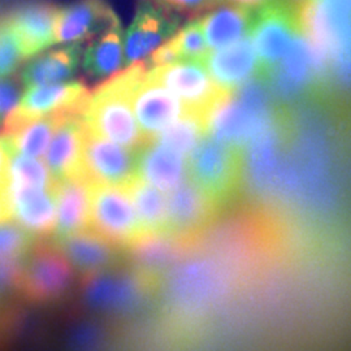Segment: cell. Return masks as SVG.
<instances>
[{"label": "cell", "instance_id": "obj_1", "mask_svg": "<svg viewBox=\"0 0 351 351\" xmlns=\"http://www.w3.org/2000/svg\"><path fill=\"white\" fill-rule=\"evenodd\" d=\"M146 69L145 63L133 64L95 88L82 116L88 130L129 150L147 142L132 110V94Z\"/></svg>", "mask_w": 351, "mask_h": 351}, {"label": "cell", "instance_id": "obj_2", "mask_svg": "<svg viewBox=\"0 0 351 351\" xmlns=\"http://www.w3.org/2000/svg\"><path fill=\"white\" fill-rule=\"evenodd\" d=\"M188 177L217 207L242 188V151L204 134L186 158Z\"/></svg>", "mask_w": 351, "mask_h": 351}, {"label": "cell", "instance_id": "obj_3", "mask_svg": "<svg viewBox=\"0 0 351 351\" xmlns=\"http://www.w3.org/2000/svg\"><path fill=\"white\" fill-rule=\"evenodd\" d=\"M303 30L298 0H269L254 10L250 34L258 58L256 75L265 80Z\"/></svg>", "mask_w": 351, "mask_h": 351}, {"label": "cell", "instance_id": "obj_4", "mask_svg": "<svg viewBox=\"0 0 351 351\" xmlns=\"http://www.w3.org/2000/svg\"><path fill=\"white\" fill-rule=\"evenodd\" d=\"M73 281V267L56 245L37 239L24 259L17 289L36 303L60 300Z\"/></svg>", "mask_w": 351, "mask_h": 351}, {"label": "cell", "instance_id": "obj_5", "mask_svg": "<svg viewBox=\"0 0 351 351\" xmlns=\"http://www.w3.org/2000/svg\"><path fill=\"white\" fill-rule=\"evenodd\" d=\"M88 229L117 249L130 247L143 237L126 188L90 184Z\"/></svg>", "mask_w": 351, "mask_h": 351}, {"label": "cell", "instance_id": "obj_6", "mask_svg": "<svg viewBox=\"0 0 351 351\" xmlns=\"http://www.w3.org/2000/svg\"><path fill=\"white\" fill-rule=\"evenodd\" d=\"M90 95L88 88L78 81L27 88L19 104L3 120L0 136H10L19 126L37 117L84 116Z\"/></svg>", "mask_w": 351, "mask_h": 351}, {"label": "cell", "instance_id": "obj_7", "mask_svg": "<svg viewBox=\"0 0 351 351\" xmlns=\"http://www.w3.org/2000/svg\"><path fill=\"white\" fill-rule=\"evenodd\" d=\"M146 75L177 95L185 111L197 113L206 120L213 106L232 93L213 82L203 64L198 62L165 64L152 68Z\"/></svg>", "mask_w": 351, "mask_h": 351}, {"label": "cell", "instance_id": "obj_8", "mask_svg": "<svg viewBox=\"0 0 351 351\" xmlns=\"http://www.w3.org/2000/svg\"><path fill=\"white\" fill-rule=\"evenodd\" d=\"M82 177L90 184L126 188L136 177V150L101 138L85 126Z\"/></svg>", "mask_w": 351, "mask_h": 351}, {"label": "cell", "instance_id": "obj_9", "mask_svg": "<svg viewBox=\"0 0 351 351\" xmlns=\"http://www.w3.org/2000/svg\"><path fill=\"white\" fill-rule=\"evenodd\" d=\"M56 188L5 185L10 217L32 237L51 236L56 226Z\"/></svg>", "mask_w": 351, "mask_h": 351}, {"label": "cell", "instance_id": "obj_10", "mask_svg": "<svg viewBox=\"0 0 351 351\" xmlns=\"http://www.w3.org/2000/svg\"><path fill=\"white\" fill-rule=\"evenodd\" d=\"M180 19L154 4L150 0L142 1L136 17L124 38V64L136 63L167 42L177 32Z\"/></svg>", "mask_w": 351, "mask_h": 351}, {"label": "cell", "instance_id": "obj_11", "mask_svg": "<svg viewBox=\"0 0 351 351\" xmlns=\"http://www.w3.org/2000/svg\"><path fill=\"white\" fill-rule=\"evenodd\" d=\"M219 207L186 177L167 197L165 234L185 239L207 226Z\"/></svg>", "mask_w": 351, "mask_h": 351}, {"label": "cell", "instance_id": "obj_12", "mask_svg": "<svg viewBox=\"0 0 351 351\" xmlns=\"http://www.w3.org/2000/svg\"><path fill=\"white\" fill-rule=\"evenodd\" d=\"M132 110L146 141L154 138L185 112L184 104L176 95L146 73L132 94Z\"/></svg>", "mask_w": 351, "mask_h": 351}, {"label": "cell", "instance_id": "obj_13", "mask_svg": "<svg viewBox=\"0 0 351 351\" xmlns=\"http://www.w3.org/2000/svg\"><path fill=\"white\" fill-rule=\"evenodd\" d=\"M85 123L82 116H68L56 126L45 164L55 182L82 177Z\"/></svg>", "mask_w": 351, "mask_h": 351}, {"label": "cell", "instance_id": "obj_14", "mask_svg": "<svg viewBox=\"0 0 351 351\" xmlns=\"http://www.w3.org/2000/svg\"><path fill=\"white\" fill-rule=\"evenodd\" d=\"M201 63L213 82L228 91L237 90L258 71L256 52L249 36L223 49L210 51Z\"/></svg>", "mask_w": 351, "mask_h": 351}, {"label": "cell", "instance_id": "obj_15", "mask_svg": "<svg viewBox=\"0 0 351 351\" xmlns=\"http://www.w3.org/2000/svg\"><path fill=\"white\" fill-rule=\"evenodd\" d=\"M119 19L104 0H80L58 11L55 43H75L101 34Z\"/></svg>", "mask_w": 351, "mask_h": 351}, {"label": "cell", "instance_id": "obj_16", "mask_svg": "<svg viewBox=\"0 0 351 351\" xmlns=\"http://www.w3.org/2000/svg\"><path fill=\"white\" fill-rule=\"evenodd\" d=\"M136 175L163 193L177 188L186 177V158L150 139L136 150Z\"/></svg>", "mask_w": 351, "mask_h": 351}, {"label": "cell", "instance_id": "obj_17", "mask_svg": "<svg viewBox=\"0 0 351 351\" xmlns=\"http://www.w3.org/2000/svg\"><path fill=\"white\" fill-rule=\"evenodd\" d=\"M58 11L46 3H33L21 7L8 17L20 39L24 58L30 59L55 43Z\"/></svg>", "mask_w": 351, "mask_h": 351}, {"label": "cell", "instance_id": "obj_18", "mask_svg": "<svg viewBox=\"0 0 351 351\" xmlns=\"http://www.w3.org/2000/svg\"><path fill=\"white\" fill-rule=\"evenodd\" d=\"M56 246L73 268L88 276L104 272L117 259V247L91 229L59 239Z\"/></svg>", "mask_w": 351, "mask_h": 351}, {"label": "cell", "instance_id": "obj_19", "mask_svg": "<svg viewBox=\"0 0 351 351\" xmlns=\"http://www.w3.org/2000/svg\"><path fill=\"white\" fill-rule=\"evenodd\" d=\"M90 182L75 177L58 184L56 188V226L55 241L69 237L88 229Z\"/></svg>", "mask_w": 351, "mask_h": 351}, {"label": "cell", "instance_id": "obj_20", "mask_svg": "<svg viewBox=\"0 0 351 351\" xmlns=\"http://www.w3.org/2000/svg\"><path fill=\"white\" fill-rule=\"evenodd\" d=\"M81 53V43L75 42L33 59L21 71L20 84L26 88L62 84L75 75Z\"/></svg>", "mask_w": 351, "mask_h": 351}, {"label": "cell", "instance_id": "obj_21", "mask_svg": "<svg viewBox=\"0 0 351 351\" xmlns=\"http://www.w3.org/2000/svg\"><path fill=\"white\" fill-rule=\"evenodd\" d=\"M217 268L208 261L185 264L176 274L171 294L177 306L201 307L219 294Z\"/></svg>", "mask_w": 351, "mask_h": 351}, {"label": "cell", "instance_id": "obj_22", "mask_svg": "<svg viewBox=\"0 0 351 351\" xmlns=\"http://www.w3.org/2000/svg\"><path fill=\"white\" fill-rule=\"evenodd\" d=\"M254 10L236 4L220 5L199 19L207 46L223 49L250 34Z\"/></svg>", "mask_w": 351, "mask_h": 351}, {"label": "cell", "instance_id": "obj_23", "mask_svg": "<svg viewBox=\"0 0 351 351\" xmlns=\"http://www.w3.org/2000/svg\"><path fill=\"white\" fill-rule=\"evenodd\" d=\"M142 295V285L136 278L113 277L103 272L91 275L86 285V300L97 308L117 311L137 304Z\"/></svg>", "mask_w": 351, "mask_h": 351}, {"label": "cell", "instance_id": "obj_24", "mask_svg": "<svg viewBox=\"0 0 351 351\" xmlns=\"http://www.w3.org/2000/svg\"><path fill=\"white\" fill-rule=\"evenodd\" d=\"M124 65V33L117 21L90 43L82 66L90 78L101 80L108 78Z\"/></svg>", "mask_w": 351, "mask_h": 351}, {"label": "cell", "instance_id": "obj_25", "mask_svg": "<svg viewBox=\"0 0 351 351\" xmlns=\"http://www.w3.org/2000/svg\"><path fill=\"white\" fill-rule=\"evenodd\" d=\"M138 219L143 237L151 234H165L167 226V197L158 190L136 177L128 186Z\"/></svg>", "mask_w": 351, "mask_h": 351}, {"label": "cell", "instance_id": "obj_26", "mask_svg": "<svg viewBox=\"0 0 351 351\" xmlns=\"http://www.w3.org/2000/svg\"><path fill=\"white\" fill-rule=\"evenodd\" d=\"M184 239L171 234H151L139 239L129 250L143 272H158L168 268L182 252Z\"/></svg>", "mask_w": 351, "mask_h": 351}, {"label": "cell", "instance_id": "obj_27", "mask_svg": "<svg viewBox=\"0 0 351 351\" xmlns=\"http://www.w3.org/2000/svg\"><path fill=\"white\" fill-rule=\"evenodd\" d=\"M60 116H43L19 126L10 136H0L4 139L10 155L12 152L39 158L46 154L51 137L56 126L63 120Z\"/></svg>", "mask_w": 351, "mask_h": 351}, {"label": "cell", "instance_id": "obj_28", "mask_svg": "<svg viewBox=\"0 0 351 351\" xmlns=\"http://www.w3.org/2000/svg\"><path fill=\"white\" fill-rule=\"evenodd\" d=\"M206 133V119L197 113L185 111L180 120L169 124L152 139L188 158Z\"/></svg>", "mask_w": 351, "mask_h": 351}, {"label": "cell", "instance_id": "obj_29", "mask_svg": "<svg viewBox=\"0 0 351 351\" xmlns=\"http://www.w3.org/2000/svg\"><path fill=\"white\" fill-rule=\"evenodd\" d=\"M5 185L55 188L58 182L51 177L46 164L37 160V158L12 152L8 160Z\"/></svg>", "mask_w": 351, "mask_h": 351}, {"label": "cell", "instance_id": "obj_30", "mask_svg": "<svg viewBox=\"0 0 351 351\" xmlns=\"http://www.w3.org/2000/svg\"><path fill=\"white\" fill-rule=\"evenodd\" d=\"M172 39L175 42L180 62L201 63L210 52L199 19L184 26Z\"/></svg>", "mask_w": 351, "mask_h": 351}, {"label": "cell", "instance_id": "obj_31", "mask_svg": "<svg viewBox=\"0 0 351 351\" xmlns=\"http://www.w3.org/2000/svg\"><path fill=\"white\" fill-rule=\"evenodd\" d=\"M24 58L20 39L8 19L0 21V78L12 75Z\"/></svg>", "mask_w": 351, "mask_h": 351}, {"label": "cell", "instance_id": "obj_32", "mask_svg": "<svg viewBox=\"0 0 351 351\" xmlns=\"http://www.w3.org/2000/svg\"><path fill=\"white\" fill-rule=\"evenodd\" d=\"M37 239L17 224H0V258H24Z\"/></svg>", "mask_w": 351, "mask_h": 351}, {"label": "cell", "instance_id": "obj_33", "mask_svg": "<svg viewBox=\"0 0 351 351\" xmlns=\"http://www.w3.org/2000/svg\"><path fill=\"white\" fill-rule=\"evenodd\" d=\"M21 99V84L8 77L0 78V121L12 111Z\"/></svg>", "mask_w": 351, "mask_h": 351}, {"label": "cell", "instance_id": "obj_34", "mask_svg": "<svg viewBox=\"0 0 351 351\" xmlns=\"http://www.w3.org/2000/svg\"><path fill=\"white\" fill-rule=\"evenodd\" d=\"M154 4L167 11L180 13H198L207 8H213L219 0H150Z\"/></svg>", "mask_w": 351, "mask_h": 351}, {"label": "cell", "instance_id": "obj_35", "mask_svg": "<svg viewBox=\"0 0 351 351\" xmlns=\"http://www.w3.org/2000/svg\"><path fill=\"white\" fill-rule=\"evenodd\" d=\"M8 160H10V151L7 149L4 139L0 137V189H5Z\"/></svg>", "mask_w": 351, "mask_h": 351}, {"label": "cell", "instance_id": "obj_36", "mask_svg": "<svg viewBox=\"0 0 351 351\" xmlns=\"http://www.w3.org/2000/svg\"><path fill=\"white\" fill-rule=\"evenodd\" d=\"M10 211H8V203L5 197V189H0V224L4 221H8Z\"/></svg>", "mask_w": 351, "mask_h": 351}, {"label": "cell", "instance_id": "obj_37", "mask_svg": "<svg viewBox=\"0 0 351 351\" xmlns=\"http://www.w3.org/2000/svg\"><path fill=\"white\" fill-rule=\"evenodd\" d=\"M226 1H229L230 4H236V5L250 8V10H256V8L264 5L265 3H268L269 0H226Z\"/></svg>", "mask_w": 351, "mask_h": 351}, {"label": "cell", "instance_id": "obj_38", "mask_svg": "<svg viewBox=\"0 0 351 351\" xmlns=\"http://www.w3.org/2000/svg\"><path fill=\"white\" fill-rule=\"evenodd\" d=\"M219 1H223V0H219Z\"/></svg>", "mask_w": 351, "mask_h": 351}]
</instances>
